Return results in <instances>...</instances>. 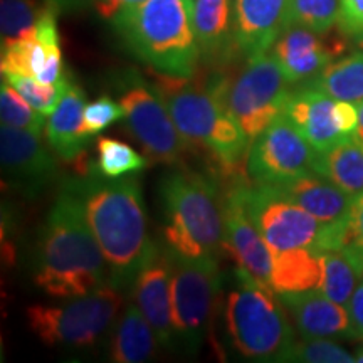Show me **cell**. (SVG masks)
Segmentation results:
<instances>
[{
  "mask_svg": "<svg viewBox=\"0 0 363 363\" xmlns=\"http://www.w3.org/2000/svg\"><path fill=\"white\" fill-rule=\"evenodd\" d=\"M123 116V106L104 94L84 106V130L89 136H94Z\"/></svg>",
  "mask_w": 363,
  "mask_h": 363,
  "instance_id": "obj_36",
  "label": "cell"
},
{
  "mask_svg": "<svg viewBox=\"0 0 363 363\" xmlns=\"http://www.w3.org/2000/svg\"><path fill=\"white\" fill-rule=\"evenodd\" d=\"M235 284L225 298L224 320L235 352L257 362H284L294 345L283 301L269 286L235 269Z\"/></svg>",
  "mask_w": 363,
  "mask_h": 363,
  "instance_id": "obj_6",
  "label": "cell"
},
{
  "mask_svg": "<svg viewBox=\"0 0 363 363\" xmlns=\"http://www.w3.org/2000/svg\"><path fill=\"white\" fill-rule=\"evenodd\" d=\"M272 252L271 288L276 294L316 289L321 281V256L315 249H288Z\"/></svg>",
  "mask_w": 363,
  "mask_h": 363,
  "instance_id": "obj_23",
  "label": "cell"
},
{
  "mask_svg": "<svg viewBox=\"0 0 363 363\" xmlns=\"http://www.w3.org/2000/svg\"><path fill=\"white\" fill-rule=\"evenodd\" d=\"M96 238L110 271V283L125 289L158 256L148 233L142 185L136 177H104L94 169L67 180Z\"/></svg>",
  "mask_w": 363,
  "mask_h": 363,
  "instance_id": "obj_1",
  "label": "cell"
},
{
  "mask_svg": "<svg viewBox=\"0 0 363 363\" xmlns=\"http://www.w3.org/2000/svg\"><path fill=\"white\" fill-rule=\"evenodd\" d=\"M333 120L340 133L353 136L358 126V104L337 99L333 104Z\"/></svg>",
  "mask_w": 363,
  "mask_h": 363,
  "instance_id": "obj_38",
  "label": "cell"
},
{
  "mask_svg": "<svg viewBox=\"0 0 363 363\" xmlns=\"http://www.w3.org/2000/svg\"><path fill=\"white\" fill-rule=\"evenodd\" d=\"M194 24L206 65L224 66L238 51L234 0H194Z\"/></svg>",
  "mask_w": 363,
  "mask_h": 363,
  "instance_id": "obj_20",
  "label": "cell"
},
{
  "mask_svg": "<svg viewBox=\"0 0 363 363\" xmlns=\"http://www.w3.org/2000/svg\"><path fill=\"white\" fill-rule=\"evenodd\" d=\"M44 2L57 13H76L93 7L96 0H44Z\"/></svg>",
  "mask_w": 363,
  "mask_h": 363,
  "instance_id": "obj_41",
  "label": "cell"
},
{
  "mask_svg": "<svg viewBox=\"0 0 363 363\" xmlns=\"http://www.w3.org/2000/svg\"><path fill=\"white\" fill-rule=\"evenodd\" d=\"M284 362L305 363H352L355 355L345 350L342 345L331 338H311L305 342H294Z\"/></svg>",
  "mask_w": 363,
  "mask_h": 363,
  "instance_id": "obj_35",
  "label": "cell"
},
{
  "mask_svg": "<svg viewBox=\"0 0 363 363\" xmlns=\"http://www.w3.org/2000/svg\"><path fill=\"white\" fill-rule=\"evenodd\" d=\"M118 38L136 59L162 74L190 78L201 57L194 0H145L111 21Z\"/></svg>",
  "mask_w": 363,
  "mask_h": 363,
  "instance_id": "obj_4",
  "label": "cell"
},
{
  "mask_svg": "<svg viewBox=\"0 0 363 363\" xmlns=\"http://www.w3.org/2000/svg\"><path fill=\"white\" fill-rule=\"evenodd\" d=\"M316 155V150L281 113L249 147L246 172L254 184H288L315 172Z\"/></svg>",
  "mask_w": 363,
  "mask_h": 363,
  "instance_id": "obj_11",
  "label": "cell"
},
{
  "mask_svg": "<svg viewBox=\"0 0 363 363\" xmlns=\"http://www.w3.org/2000/svg\"><path fill=\"white\" fill-rule=\"evenodd\" d=\"M315 251H343L363 276V192L353 199L342 219L321 225Z\"/></svg>",
  "mask_w": 363,
  "mask_h": 363,
  "instance_id": "obj_26",
  "label": "cell"
},
{
  "mask_svg": "<svg viewBox=\"0 0 363 363\" xmlns=\"http://www.w3.org/2000/svg\"><path fill=\"white\" fill-rule=\"evenodd\" d=\"M96 152L98 160L93 169L104 177H111V179L143 170L148 165L147 158L135 152L128 143L106 138V136L96 140Z\"/></svg>",
  "mask_w": 363,
  "mask_h": 363,
  "instance_id": "obj_31",
  "label": "cell"
},
{
  "mask_svg": "<svg viewBox=\"0 0 363 363\" xmlns=\"http://www.w3.org/2000/svg\"><path fill=\"white\" fill-rule=\"evenodd\" d=\"M123 294L108 283L61 305H34L26 310L29 330L49 347H91L115 323Z\"/></svg>",
  "mask_w": 363,
  "mask_h": 363,
  "instance_id": "obj_7",
  "label": "cell"
},
{
  "mask_svg": "<svg viewBox=\"0 0 363 363\" xmlns=\"http://www.w3.org/2000/svg\"><path fill=\"white\" fill-rule=\"evenodd\" d=\"M2 79L7 81L30 106L49 118L52 115V111L56 110L59 101H61L71 76L65 74L57 83L52 84L21 74H2Z\"/></svg>",
  "mask_w": 363,
  "mask_h": 363,
  "instance_id": "obj_32",
  "label": "cell"
},
{
  "mask_svg": "<svg viewBox=\"0 0 363 363\" xmlns=\"http://www.w3.org/2000/svg\"><path fill=\"white\" fill-rule=\"evenodd\" d=\"M84 91L69 79L61 101L49 116L45 138L56 155L65 162H76L84 155L91 136L84 130Z\"/></svg>",
  "mask_w": 363,
  "mask_h": 363,
  "instance_id": "obj_21",
  "label": "cell"
},
{
  "mask_svg": "<svg viewBox=\"0 0 363 363\" xmlns=\"http://www.w3.org/2000/svg\"><path fill=\"white\" fill-rule=\"evenodd\" d=\"M40 12L43 9L39 11L35 0H2L0 2L2 49L17 40L35 38Z\"/></svg>",
  "mask_w": 363,
  "mask_h": 363,
  "instance_id": "obj_29",
  "label": "cell"
},
{
  "mask_svg": "<svg viewBox=\"0 0 363 363\" xmlns=\"http://www.w3.org/2000/svg\"><path fill=\"white\" fill-rule=\"evenodd\" d=\"M338 24V0H291L289 24L316 33H330Z\"/></svg>",
  "mask_w": 363,
  "mask_h": 363,
  "instance_id": "obj_34",
  "label": "cell"
},
{
  "mask_svg": "<svg viewBox=\"0 0 363 363\" xmlns=\"http://www.w3.org/2000/svg\"><path fill=\"white\" fill-rule=\"evenodd\" d=\"M289 81L267 51L247 59V65L225 91V106L249 142L259 136L284 111Z\"/></svg>",
  "mask_w": 363,
  "mask_h": 363,
  "instance_id": "obj_10",
  "label": "cell"
},
{
  "mask_svg": "<svg viewBox=\"0 0 363 363\" xmlns=\"http://www.w3.org/2000/svg\"><path fill=\"white\" fill-rule=\"evenodd\" d=\"M306 86L323 91L338 101H363V51H355L331 61Z\"/></svg>",
  "mask_w": 363,
  "mask_h": 363,
  "instance_id": "obj_27",
  "label": "cell"
},
{
  "mask_svg": "<svg viewBox=\"0 0 363 363\" xmlns=\"http://www.w3.org/2000/svg\"><path fill=\"white\" fill-rule=\"evenodd\" d=\"M167 247L185 257H219L224 251L225 199L208 177L187 169L160 182Z\"/></svg>",
  "mask_w": 363,
  "mask_h": 363,
  "instance_id": "obj_5",
  "label": "cell"
},
{
  "mask_svg": "<svg viewBox=\"0 0 363 363\" xmlns=\"http://www.w3.org/2000/svg\"><path fill=\"white\" fill-rule=\"evenodd\" d=\"M347 308L348 315H350L353 337H355V340L363 342V283L360 286H357L355 293L352 294Z\"/></svg>",
  "mask_w": 363,
  "mask_h": 363,
  "instance_id": "obj_39",
  "label": "cell"
},
{
  "mask_svg": "<svg viewBox=\"0 0 363 363\" xmlns=\"http://www.w3.org/2000/svg\"><path fill=\"white\" fill-rule=\"evenodd\" d=\"M333 104V98L306 84L293 91L286 101L283 113L316 150V153H323L350 138L340 133L335 125Z\"/></svg>",
  "mask_w": 363,
  "mask_h": 363,
  "instance_id": "obj_19",
  "label": "cell"
},
{
  "mask_svg": "<svg viewBox=\"0 0 363 363\" xmlns=\"http://www.w3.org/2000/svg\"><path fill=\"white\" fill-rule=\"evenodd\" d=\"M274 187L286 199L310 212L321 225L333 224L342 219L353 202V197L316 172H310Z\"/></svg>",
  "mask_w": 363,
  "mask_h": 363,
  "instance_id": "obj_22",
  "label": "cell"
},
{
  "mask_svg": "<svg viewBox=\"0 0 363 363\" xmlns=\"http://www.w3.org/2000/svg\"><path fill=\"white\" fill-rule=\"evenodd\" d=\"M247 208L271 251L315 247L321 224L310 212L286 199L274 185H249Z\"/></svg>",
  "mask_w": 363,
  "mask_h": 363,
  "instance_id": "obj_12",
  "label": "cell"
},
{
  "mask_svg": "<svg viewBox=\"0 0 363 363\" xmlns=\"http://www.w3.org/2000/svg\"><path fill=\"white\" fill-rule=\"evenodd\" d=\"M158 338L136 305L118 318L110 340V358L116 363H142L153 355Z\"/></svg>",
  "mask_w": 363,
  "mask_h": 363,
  "instance_id": "obj_24",
  "label": "cell"
},
{
  "mask_svg": "<svg viewBox=\"0 0 363 363\" xmlns=\"http://www.w3.org/2000/svg\"><path fill=\"white\" fill-rule=\"evenodd\" d=\"M355 362H360V363H363V347L360 348V350H358V352L355 353Z\"/></svg>",
  "mask_w": 363,
  "mask_h": 363,
  "instance_id": "obj_43",
  "label": "cell"
},
{
  "mask_svg": "<svg viewBox=\"0 0 363 363\" xmlns=\"http://www.w3.org/2000/svg\"><path fill=\"white\" fill-rule=\"evenodd\" d=\"M321 281L318 291L328 296L340 305H348L352 294L355 293L358 279L363 278L358 267L343 251H321Z\"/></svg>",
  "mask_w": 363,
  "mask_h": 363,
  "instance_id": "obj_28",
  "label": "cell"
},
{
  "mask_svg": "<svg viewBox=\"0 0 363 363\" xmlns=\"http://www.w3.org/2000/svg\"><path fill=\"white\" fill-rule=\"evenodd\" d=\"M315 172L350 197H358L363 192V147L353 136L343 140L337 147L318 153Z\"/></svg>",
  "mask_w": 363,
  "mask_h": 363,
  "instance_id": "obj_25",
  "label": "cell"
},
{
  "mask_svg": "<svg viewBox=\"0 0 363 363\" xmlns=\"http://www.w3.org/2000/svg\"><path fill=\"white\" fill-rule=\"evenodd\" d=\"M0 118L2 125L12 128L34 131V133H43V128H45V116L43 113L30 106L7 81H2L0 88Z\"/></svg>",
  "mask_w": 363,
  "mask_h": 363,
  "instance_id": "obj_33",
  "label": "cell"
},
{
  "mask_svg": "<svg viewBox=\"0 0 363 363\" xmlns=\"http://www.w3.org/2000/svg\"><path fill=\"white\" fill-rule=\"evenodd\" d=\"M172 264V321L175 338L189 352H197L206 337L222 276L216 257H185L165 249Z\"/></svg>",
  "mask_w": 363,
  "mask_h": 363,
  "instance_id": "obj_8",
  "label": "cell"
},
{
  "mask_svg": "<svg viewBox=\"0 0 363 363\" xmlns=\"http://www.w3.org/2000/svg\"><path fill=\"white\" fill-rule=\"evenodd\" d=\"M357 40H358V43H360V44L363 45V34L360 35V38H357Z\"/></svg>",
  "mask_w": 363,
  "mask_h": 363,
  "instance_id": "obj_44",
  "label": "cell"
},
{
  "mask_svg": "<svg viewBox=\"0 0 363 363\" xmlns=\"http://www.w3.org/2000/svg\"><path fill=\"white\" fill-rule=\"evenodd\" d=\"M343 33H316L303 26H288L269 52L283 69L289 84L310 81L347 49Z\"/></svg>",
  "mask_w": 363,
  "mask_h": 363,
  "instance_id": "obj_15",
  "label": "cell"
},
{
  "mask_svg": "<svg viewBox=\"0 0 363 363\" xmlns=\"http://www.w3.org/2000/svg\"><path fill=\"white\" fill-rule=\"evenodd\" d=\"M48 65V52L35 38L17 40L2 49L0 69L2 74H21L39 79Z\"/></svg>",
  "mask_w": 363,
  "mask_h": 363,
  "instance_id": "obj_30",
  "label": "cell"
},
{
  "mask_svg": "<svg viewBox=\"0 0 363 363\" xmlns=\"http://www.w3.org/2000/svg\"><path fill=\"white\" fill-rule=\"evenodd\" d=\"M230 79L222 72H211L201 79L155 72L153 86L169 108L172 120L192 147L202 148L216 158L225 174L247 157L251 142L239 128L225 106Z\"/></svg>",
  "mask_w": 363,
  "mask_h": 363,
  "instance_id": "obj_3",
  "label": "cell"
},
{
  "mask_svg": "<svg viewBox=\"0 0 363 363\" xmlns=\"http://www.w3.org/2000/svg\"><path fill=\"white\" fill-rule=\"evenodd\" d=\"M0 155L4 179L29 197L39 194L57 177L56 158L40 133L2 125Z\"/></svg>",
  "mask_w": 363,
  "mask_h": 363,
  "instance_id": "obj_14",
  "label": "cell"
},
{
  "mask_svg": "<svg viewBox=\"0 0 363 363\" xmlns=\"http://www.w3.org/2000/svg\"><path fill=\"white\" fill-rule=\"evenodd\" d=\"M247 189V182L235 177L225 194L224 251L239 269L271 288L272 252L249 214Z\"/></svg>",
  "mask_w": 363,
  "mask_h": 363,
  "instance_id": "obj_13",
  "label": "cell"
},
{
  "mask_svg": "<svg viewBox=\"0 0 363 363\" xmlns=\"http://www.w3.org/2000/svg\"><path fill=\"white\" fill-rule=\"evenodd\" d=\"M286 310L291 313L296 328L305 340L353 338L348 308L333 301L318 289L279 294Z\"/></svg>",
  "mask_w": 363,
  "mask_h": 363,
  "instance_id": "obj_18",
  "label": "cell"
},
{
  "mask_svg": "<svg viewBox=\"0 0 363 363\" xmlns=\"http://www.w3.org/2000/svg\"><path fill=\"white\" fill-rule=\"evenodd\" d=\"M291 0H234L238 51L247 59L264 54L289 24Z\"/></svg>",
  "mask_w": 363,
  "mask_h": 363,
  "instance_id": "obj_16",
  "label": "cell"
},
{
  "mask_svg": "<svg viewBox=\"0 0 363 363\" xmlns=\"http://www.w3.org/2000/svg\"><path fill=\"white\" fill-rule=\"evenodd\" d=\"M338 27L345 35L363 34V0H338Z\"/></svg>",
  "mask_w": 363,
  "mask_h": 363,
  "instance_id": "obj_37",
  "label": "cell"
},
{
  "mask_svg": "<svg viewBox=\"0 0 363 363\" xmlns=\"http://www.w3.org/2000/svg\"><path fill=\"white\" fill-rule=\"evenodd\" d=\"M143 2L145 0H96L94 7H96L98 16L101 17V19L111 22L121 11L135 7Z\"/></svg>",
  "mask_w": 363,
  "mask_h": 363,
  "instance_id": "obj_40",
  "label": "cell"
},
{
  "mask_svg": "<svg viewBox=\"0 0 363 363\" xmlns=\"http://www.w3.org/2000/svg\"><path fill=\"white\" fill-rule=\"evenodd\" d=\"M135 305L155 331L163 347L175 342L174 321H172V264L167 251L145 266L133 283Z\"/></svg>",
  "mask_w": 363,
  "mask_h": 363,
  "instance_id": "obj_17",
  "label": "cell"
},
{
  "mask_svg": "<svg viewBox=\"0 0 363 363\" xmlns=\"http://www.w3.org/2000/svg\"><path fill=\"white\" fill-rule=\"evenodd\" d=\"M106 266L78 197L65 185L40 230L35 286L51 298L84 296L110 283Z\"/></svg>",
  "mask_w": 363,
  "mask_h": 363,
  "instance_id": "obj_2",
  "label": "cell"
},
{
  "mask_svg": "<svg viewBox=\"0 0 363 363\" xmlns=\"http://www.w3.org/2000/svg\"><path fill=\"white\" fill-rule=\"evenodd\" d=\"M115 88L120 93L126 126L143 147L145 155L163 165H179L189 143L177 130L155 86L148 84L138 71L126 69L115 76Z\"/></svg>",
  "mask_w": 363,
  "mask_h": 363,
  "instance_id": "obj_9",
  "label": "cell"
},
{
  "mask_svg": "<svg viewBox=\"0 0 363 363\" xmlns=\"http://www.w3.org/2000/svg\"><path fill=\"white\" fill-rule=\"evenodd\" d=\"M353 140L363 147V101L358 103V126L353 133Z\"/></svg>",
  "mask_w": 363,
  "mask_h": 363,
  "instance_id": "obj_42",
  "label": "cell"
}]
</instances>
